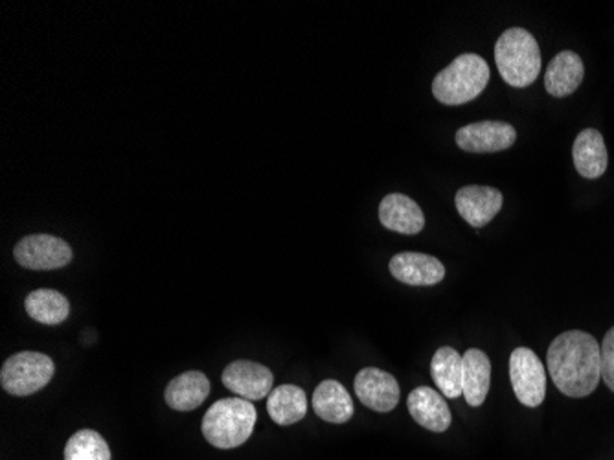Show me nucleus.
<instances>
[{"instance_id":"5701e85b","label":"nucleus","mask_w":614,"mask_h":460,"mask_svg":"<svg viewBox=\"0 0 614 460\" xmlns=\"http://www.w3.org/2000/svg\"><path fill=\"white\" fill-rule=\"evenodd\" d=\"M64 460H111V449L100 433L82 429L69 438Z\"/></svg>"},{"instance_id":"412c9836","label":"nucleus","mask_w":614,"mask_h":460,"mask_svg":"<svg viewBox=\"0 0 614 460\" xmlns=\"http://www.w3.org/2000/svg\"><path fill=\"white\" fill-rule=\"evenodd\" d=\"M267 411L278 425L297 424L308 413V398L304 389L297 385H280L273 389L267 400Z\"/></svg>"},{"instance_id":"423d86ee","label":"nucleus","mask_w":614,"mask_h":460,"mask_svg":"<svg viewBox=\"0 0 614 460\" xmlns=\"http://www.w3.org/2000/svg\"><path fill=\"white\" fill-rule=\"evenodd\" d=\"M509 379L515 396L527 408H539L546 396V372L535 352L515 349L509 355Z\"/></svg>"},{"instance_id":"6e6552de","label":"nucleus","mask_w":614,"mask_h":460,"mask_svg":"<svg viewBox=\"0 0 614 460\" xmlns=\"http://www.w3.org/2000/svg\"><path fill=\"white\" fill-rule=\"evenodd\" d=\"M517 138V131L508 122L484 120L468 124L457 131L458 148L468 154H497L511 148Z\"/></svg>"},{"instance_id":"dca6fc26","label":"nucleus","mask_w":614,"mask_h":460,"mask_svg":"<svg viewBox=\"0 0 614 460\" xmlns=\"http://www.w3.org/2000/svg\"><path fill=\"white\" fill-rule=\"evenodd\" d=\"M573 159L581 178H602L609 165L607 148L602 133L597 130L581 131L574 142Z\"/></svg>"},{"instance_id":"7ed1b4c3","label":"nucleus","mask_w":614,"mask_h":460,"mask_svg":"<svg viewBox=\"0 0 614 460\" xmlns=\"http://www.w3.org/2000/svg\"><path fill=\"white\" fill-rule=\"evenodd\" d=\"M495 61L504 82L517 89L532 85L543 65L538 41L525 28H509L498 37Z\"/></svg>"},{"instance_id":"2eb2a0df","label":"nucleus","mask_w":614,"mask_h":460,"mask_svg":"<svg viewBox=\"0 0 614 460\" xmlns=\"http://www.w3.org/2000/svg\"><path fill=\"white\" fill-rule=\"evenodd\" d=\"M586 76V66L578 53L573 50H563L551 61L544 74V87L549 95L565 98L578 89Z\"/></svg>"},{"instance_id":"0eeeda50","label":"nucleus","mask_w":614,"mask_h":460,"mask_svg":"<svg viewBox=\"0 0 614 460\" xmlns=\"http://www.w3.org/2000/svg\"><path fill=\"white\" fill-rule=\"evenodd\" d=\"M13 256L17 264L32 271H52L71 264L72 249L61 238L32 234L15 245Z\"/></svg>"},{"instance_id":"a211bd4d","label":"nucleus","mask_w":614,"mask_h":460,"mask_svg":"<svg viewBox=\"0 0 614 460\" xmlns=\"http://www.w3.org/2000/svg\"><path fill=\"white\" fill-rule=\"evenodd\" d=\"M210 395V382L200 371L184 372L166 387V403L176 411H193Z\"/></svg>"},{"instance_id":"ddd939ff","label":"nucleus","mask_w":614,"mask_h":460,"mask_svg":"<svg viewBox=\"0 0 614 460\" xmlns=\"http://www.w3.org/2000/svg\"><path fill=\"white\" fill-rule=\"evenodd\" d=\"M380 221L383 227L399 234H418L425 227V216L420 205L409 195L388 194L380 205Z\"/></svg>"},{"instance_id":"9d476101","label":"nucleus","mask_w":614,"mask_h":460,"mask_svg":"<svg viewBox=\"0 0 614 460\" xmlns=\"http://www.w3.org/2000/svg\"><path fill=\"white\" fill-rule=\"evenodd\" d=\"M353 385L359 400L372 411L388 413L398 405L399 385L388 372L369 366L359 372Z\"/></svg>"},{"instance_id":"f03ea898","label":"nucleus","mask_w":614,"mask_h":460,"mask_svg":"<svg viewBox=\"0 0 614 460\" xmlns=\"http://www.w3.org/2000/svg\"><path fill=\"white\" fill-rule=\"evenodd\" d=\"M256 419V408L251 401L225 398L206 411L201 429L214 448H240L241 444L251 438Z\"/></svg>"},{"instance_id":"9b49d317","label":"nucleus","mask_w":614,"mask_h":460,"mask_svg":"<svg viewBox=\"0 0 614 460\" xmlns=\"http://www.w3.org/2000/svg\"><path fill=\"white\" fill-rule=\"evenodd\" d=\"M503 194L501 190L493 186H480L471 184L458 190L455 197V205L460 216L468 221L471 227H484L490 223L503 208Z\"/></svg>"},{"instance_id":"f8f14e48","label":"nucleus","mask_w":614,"mask_h":460,"mask_svg":"<svg viewBox=\"0 0 614 460\" xmlns=\"http://www.w3.org/2000/svg\"><path fill=\"white\" fill-rule=\"evenodd\" d=\"M390 273L407 286H436L444 280L445 267L431 254L399 253L390 261Z\"/></svg>"},{"instance_id":"f3484780","label":"nucleus","mask_w":614,"mask_h":460,"mask_svg":"<svg viewBox=\"0 0 614 460\" xmlns=\"http://www.w3.org/2000/svg\"><path fill=\"white\" fill-rule=\"evenodd\" d=\"M492 385V361L482 350L469 349L463 354V398L471 408H480L486 401Z\"/></svg>"},{"instance_id":"f257e3e1","label":"nucleus","mask_w":614,"mask_h":460,"mask_svg":"<svg viewBox=\"0 0 614 460\" xmlns=\"http://www.w3.org/2000/svg\"><path fill=\"white\" fill-rule=\"evenodd\" d=\"M546 365L563 395L586 398L597 390L602 378V347L587 331L568 330L552 341Z\"/></svg>"},{"instance_id":"aec40b11","label":"nucleus","mask_w":614,"mask_h":460,"mask_svg":"<svg viewBox=\"0 0 614 460\" xmlns=\"http://www.w3.org/2000/svg\"><path fill=\"white\" fill-rule=\"evenodd\" d=\"M434 384L445 398L455 400L463 395V355L450 347H442L431 361Z\"/></svg>"},{"instance_id":"1a4fd4ad","label":"nucleus","mask_w":614,"mask_h":460,"mask_svg":"<svg viewBox=\"0 0 614 460\" xmlns=\"http://www.w3.org/2000/svg\"><path fill=\"white\" fill-rule=\"evenodd\" d=\"M273 372L254 361H234L222 371V385L243 400H262L273 392Z\"/></svg>"},{"instance_id":"4be33fe9","label":"nucleus","mask_w":614,"mask_h":460,"mask_svg":"<svg viewBox=\"0 0 614 460\" xmlns=\"http://www.w3.org/2000/svg\"><path fill=\"white\" fill-rule=\"evenodd\" d=\"M24 307L32 319L47 326L61 325L71 315V302L56 290L32 291L24 301Z\"/></svg>"},{"instance_id":"39448f33","label":"nucleus","mask_w":614,"mask_h":460,"mask_svg":"<svg viewBox=\"0 0 614 460\" xmlns=\"http://www.w3.org/2000/svg\"><path fill=\"white\" fill-rule=\"evenodd\" d=\"M56 365L48 355L39 352H21L4 361L0 384L8 395L29 396L41 390L53 378Z\"/></svg>"},{"instance_id":"6ab92c4d","label":"nucleus","mask_w":614,"mask_h":460,"mask_svg":"<svg viewBox=\"0 0 614 460\" xmlns=\"http://www.w3.org/2000/svg\"><path fill=\"white\" fill-rule=\"evenodd\" d=\"M313 409L316 416L329 424H346L353 416V401L345 385L326 379L313 392Z\"/></svg>"},{"instance_id":"b1692460","label":"nucleus","mask_w":614,"mask_h":460,"mask_svg":"<svg viewBox=\"0 0 614 460\" xmlns=\"http://www.w3.org/2000/svg\"><path fill=\"white\" fill-rule=\"evenodd\" d=\"M602 379L614 392V326L603 337L602 342Z\"/></svg>"},{"instance_id":"20e7f679","label":"nucleus","mask_w":614,"mask_h":460,"mask_svg":"<svg viewBox=\"0 0 614 460\" xmlns=\"http://www.w3.org/2000/svg\"><path fill=\"white\" fill-rule=\"evenodd\" d=\"M490 82V66L479 53H462L434 77L433 95L445 106H462L482 95Z\"/></svg>"},{"instance_id":"4468645a","label":"nucleus","mask_w":614,"mask_h":460,"mask_svg":"<svg viewBox=\"0 0 614 460\" xmlns=\"http://www.w3.org/2000/svg\"><path fill=\"white\" fill-rule=\"evenodd\" d=\"M407 408L412 419L425 429L433 433H444L449 429L450 411L445 403L444 396L429 387H418L412 390L407 400Z\"/></svg>"}]
</instances>
